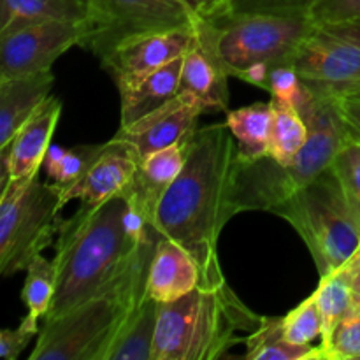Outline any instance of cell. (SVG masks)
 Masks as SVG:
<instances>
[{
  "label": "cell",
  "instance_id": "cell-2",
  "mask_svg": "<svg viewBox=\"0 0 360 360\" xmlns=\"http://www.w3.org/2000/svg\"><path fill=\"white\" fill-rule=\"evenodd\" d=\"M125 207V195L120 193L101 206L81 204L69 220L62 221L53 259L55 292L44 320L65 315L108 287L129 269L150 241L139 243L127 232Z\"/></svg>",
  "mask_w": 360,
  "mask_h": 360
},
{
  "label": "cell",
  "instance_id": "cell-23",
  "mask_svg": "<svg viewBox=\"0 0 360 360\" xmlns=\"http://www.w3.org/2000/svg\"><path fill=\"white\" fill-rule=\"evenodd\" d=\"M248 360H323L322 350L311 345H294L283 334V319L262 316V323L245 338Z\"/></svg>",
  "mask_w": 360,
  "mask_h": 360
},
{
  "label": "cell",
  "instance_id": "cell-39",
  "mask_svg": "<svg viewBox=\"0 0 360 360\" xmlns=\"http://www.w3.org/2000/svg\"><path fill=\"white\" fill-rule=\"evenodd\" d=\"M355 98H359V101H360V95H355Z\"/></svg>",
  "mask_w": 360,
  "mask_h": 360
},
{
  "label": "cell",
  "instance_id": "cell-38",
  "mask_svg": "<svg viewBox=\"0 0 360 360\" xmlns=\"http://www.w3.org/2000/svg\"><path fill=\"white\" fill-rule=\"evenodd\" d=\"M341 269H343L345 276L350 281L352 288H354L355 295L360 301V248L341 266Z\"/></svg>",
  "mask_w": 360,
  "mask_h": 360
},
{
  "label": "cell",
  "instance_id": "cell-14",
  "mask_svg": "<svg viewBox=\"0 0 360 360\" xmlns=\"http://www.w3.org/2000/svg\"><path fill=\"white\" fill-rule=\"evenodd\" d=\"M62 102L49 95L44 104L34 112L30 120L18 130L14 139L0 150V190L6 188L13 178H34L39 176L51 137L58 125Z\"/></svg>",
  "mask_w": 360,
  "mask_h": 360
},
{
  "label": "cell",
  "instance_id": "cell-28",
  "mask_svg": "<svg viewBox=\"0 0 360 360\" xmlns=\"http://www.w3.org/2000/svg\"><path fill=\"white\" fill-rule=\"evenodd\" d=\"M53 292H55V266L41 253L27 267V276L21 290V301L27 306V319L30 322L39 323V320L46 319L51 306Z\"/></svg>",
  "mask_w": 360,
  "mask_h": 360
},
{
  "label": "cell",
  "instance_id": "cell-21",
  "mask_svg": "<svg viewBox=\"0 0 360 360\" xmlns=\"http://www.w3.org/2000/svg\"><path fill=\"white\" fill-rule=\"evenodd\" d=\"M84 0H0V35L46 21H84Z\"/></svg>",
  "mask_w": 360,
  "mask_h": 360
},
{
  "label": "cell",
  "instance_id": "cell-5",
  "mask_svg": "<svg viewBox=\"0 0 360 360\" xmlns=\"http://www.w3.org/2000/svg\"><path fill=\"white\" fill-rule=\"evenodd\" d=\"M262 316L253 313L229 283L197 287L160 304L153 360H214L243 343L238 333H253Z\"/></svg>",
  "mask_w": 360,
  "mask_h": 360
},
{
  "label": "cell",
  "instance_id": "cell-36",
  "mask_svg": "<svg viewBox=\"0 0 360 360\" xmlns=\"http://www.w3.org/2000/svg\"><path fill=\"white\" fill-rule=\"evenodd\" d=\"M197 20H217L231 11L232 0H183Z\"/></svg>",
  "mask_w": 360,
  "mask_h": 360
},
{
  "label": "cell",
  "instance_id": "cell-30",
  "mask_svg": "<svg viewBox=\"0 0 360 360\" xmlns=\"http://www.w3.org/2000/svg\"><path fill=\"white\" fill-rule=\"evenodd\" d=\"M333 171L360 224V141L350 137L343 144L333 162Z\"/></svg>",
  "mask_w": 360,
  "mask_h": 360
},
{
  "label": "cell",
  "instance_id": "cell-32",
  "mask_svg": "<svg viewBox=\"0 0 360 360\" xmlns=\"http://www.w3.org/2000/svg\"><path fill=\"white\" fill-rule=\"evenodd\" d=\"M267 91L274 101L285 102V104H290L295 108L297 102L301 101L302 94H304V83L299 77L297 70L290 63H285V65L274 67L269 72Z\"/></svg>",
  "mask_w": 360,
  "mask_h": 360
},
{
  "label": "cell",
  "instance_id": "cell-16",
  "mask_svg": "<svg viewBox=\"0 0 360 360\" xmlns=\"http://www.w3.org/2000/svg\"><path fill=\"white\" fill-rule=\"evenodd\" d=\"M137 167L139 162L125 148L108 141L104 143V150L76 185L65 190H60L58 186L56 188L60 190L63 206L72 199H79L84 206H101L105 200L123 193L136 176Z\"/></svg>",
  "mask_w": 360,
  "mask_h": 360
},
{
  "label": "cell",
  "instance_id": "cell-33",
  "mask_svg": "<svg viewBox=\"0 0 360 360\" xmlns=\"http://www.w3.org/2000/svg\"><path fill=\"white\" fill-rule=\"evenodd\" d=\"M316 2L319 0H232L229 13L309 14V11L313 9Z\"/></svg>",
  "mask_w": 360,
  "mask_h": 360
},
{
  "label": "cell",
  "instance_id": "cell-13",
  "mask_svg": "<svg viewBox=\"0 0 360 360\" xmlns=\"http://www.w3.org/2000/svg\"><path fill=\"white\" fill-rule=\"evenodd\" d=\"M193 28L195 27L157 32L125 42L102 60V69L115 79L118 90L134 86L155 70L181 58L192 42Z\"/></svg>",
  "mask_w": 360,
  "mask_h": 360
},
{
  "label": "cell",
  "instance_id": "cell-37",
  "mask_svg": "<svg viewBox=\"0 0 360 360\" xmlns=\"http://www.w3.org/2000/svg\"><path fill=\"white\" fill-rule=\"evenodd\" d=\"M341 109H343L350 136L360 141V101L355 97L341 98Z\"/></svg>",
  "mask_w": 360,
  "mask_h": 360
},
{
  "label": "cell",
  "instance_id": "cell-25",
  "mask_svg": "<svg viewBox=\"0 0 360 360\" xmlns=\"http://www.w3.org/2000/svg\"><path fill=\"white\" fill-rule=\"evenodd\" d=\"M160 302L144 297L139 311L116 343L109 360H153V343L157 333Z\"/></svg>",
  "mask_w": 360,
  "mask_h": 360
},
{
  "label": "cell",
  "instance_id": "cell-6",
  "mask_svg": "<svg viewBox=\"0 0 360 360\" xmlns=\"http://www.w3.org/2000/svg\"><path fill=\"white\" fill-rule=\"evenodd\" d=\"M204 21L229 76L264 90L271 70L290 63L315 27L309 14L229 13Z\"/></svg>",
  "mask_w": 360,
  "mask_h": 360
},
{
  "label": "cell",
  "instance_id": "cell-12",
  "mask_svg": "<svg viewBox=\"0 0 360 360\" xmlns=\"http://www.w3.org/2000/svg\"><path fill=\"white\" fill-rule=\"evenodd\" d=\"M206 112L202 102L190 91H179L171 102L155 109L129 127H120L111 143L125 148L137 162L172 144L186 143L195 132L197 120Z\"/></svg>",
  "mask_w": 360,
  "mask_h": 360
},
{
  "label": "cell",
  "instance_id": "cell-9",
  "mask_svg": "<svg viewBox=\"0 0 360 360\" xmlns=\"http://www.w3.org/2000/svg\"><path fill=\"white\" fill-rule=\"evenodd\" d=\"M84 6L81 48L94 53L101 62L134 39L197 23L183 0H84Z\"/></svg>",
  "mask_w": 360,
  "mask_h": 360
},
{
  "label": "cell",
  "instance_id": "cell-35",
  "mask_svg": "<svg viewBox=\"0 0 360 360\" xmlns=\"http://www.w3.org/2000/svg\"><path fill=\"white\" fill-rule=\"evenodd\" d=\"M315 23L360 21V0H319L309 11Z\"/></svg>",
  "mask_w": 360,
  "mask_h": 360
},
{
  "label": "cell",
  "instance_id": "cell-27",
  "mask_svg": "<svg viewBox=\"0 0 360 360\" xmlns=\"http://www.w3.org/2000/svg\"><path fill=\"white\" fill-rule=\"evenodd\" d=\"M102 150H104V143L76 148H63L58 144H51L46 151L42 167H44L49 181L55 183L60 190H65L76 185L83 178L84 172L94 164Z\"/></svg>",
  "mask_w": 360,
  "mask_h": 360
},
{
  "label": "cell",
  "instance_id": "cell-22",
  "mask_svg": "<svg viewBox=\"0 0 360 360\" xmlns=\"http://www.w3.org/2000/svg\"><path fill=\"white\" fill-rule=\"evenodd\" d=\"M225 123L238 143L241 160H257L266 157L273 125L271 102H255L246 108L229 111Z\"/></svg>",
  "mask_w": 360,
  "mask_h": 360
},
{
  "label": "cell",
  "instance_id": "cell-18",
  "mask_svg": "<svg viewBox=\"0 0 360 360\" xmlns=\"http://www.w3.org/2000/svg\"><path fill=\"white\" fill-rule=\"evenodd\" d=\"M55 74L51 70L0 81V150L51 95Z\"/></svg>",
  "mask_w": 360,
  "mask_h": 360
},
{
  "label": "cell",
  "instance_id": "cell-34",
  "mask_svg": "<svg viewBox=\"0 0 360 360\" xmlns=\"http://www.w3.org/2000/svg\"><path fill=\"white\" fill-rule=\"evenodd\" d=\"M41 329L39 323L30 322L25 316L16 329H6L0 333V355L6 360H16L21 352L32 343L34 338L39 336Z\"/></svg>",
  "mask_w": 360,
  "mask_h": 360
},
{
  "label": "cell",
  "instance_id": "cell-7",
  "mask_svg": "<svg viewBox=\"0 0 360 360\" xmlns=\"http://www.w3.org/2000/svg\"><path fill=\"white\" fill-rule=\"evenodd\" d=\"M295 229L313 255L320 278L340 269L360 248V224L333 165L271 210Z\"/></svg>",
  "mask_w": 360,
  "mask_h": 360
},
{
  "label": "cell",
  "instance_id": "cell-11",
  "mask_svg": "<svg viewBox=\"0 0 360 360\" xmlns=\"http://www.w3.org/2000/svg\"><path fill=\"white\" fill-rule=\"evenodd\" d=\"M83 37L84 21H46L0 35V81L51 70Z\"/></svg>",
  "mask_w": 360,
  "mask_h": 360
},
{
  "label": "cell",
  "instance_id": "cell-26",
  "mask_svg": "<svg viewBox=\"0 0 360 360\" xmlns=\"http://www.w3.org/2000/svg\"><path fill=\"white\" fill-rule=\"evenodd\" d=\"M323 319V333L320 340L329 336L330 330L343 319L359 309V299L352 288L350 281L345 276L343 269H336L334 273L320 278L316 290L313 292Z\"/></svg>",
  "mask_w": 360,
  "mask_h": 360
},
{
  "label": "cell",
  "instance_id": "cell-40",
  "mask_svg": "<svg viewBox=\"0 0 360 360\" xmlns=\"http://www.w3.org/2000/svg\"><path fill=\"white\" fill-rule=\"evenodd\" d=\"M359 309H360V302H359Z\"/></svg>",
  "mask_w": 360,
  "mask_h": 360
},
{
  "label": "cell",
  "instance_id": "cell-1",
  "mask_svg": "<svg viewBox=\"0 0 360 360\" xmlns=\"http://www.w3.org/2000/svg\"><path fill=\"white\" fill-rule=\"evenodd\" d=\"M239 150L227 123L197 129L185 144V165L164 192L153 214L155 231L192 255L202 288L227 283L218 239L236 213Z\"/></svg>",
  "mask_w": 360,
  "mask_h": 360
},
{
  "label": "cell",
  "instance_id": "cell-24",
  "mask_svg": "<svg viewBox=\"0 0 360 360\" xmlns=\"http://www.w3.org/2000/svg\"><path fill=\"white\" fill-rule=\"evenodd\" d=\"M271 105H273V125H271L267 157L278 164L287 165L294 160L295 155L308 141V125L294 105L274 98H271Z\"/></svg>",
  "mask_w": 360,
  "mask_h": 360
},
{
  "label": "cell",
  "instance_id": "cell-4",
  "mask_svg": "<svg viewBox=\"0 0 360 360\" xmlns=\"http://www.w3.org/2000/svg\"><path fill=\"white\" fill-rule=\"evenodd\" d=\"M308 125V141L287 165L271 157L257 160L239 158L234 188L236 213L269 211L319 178L333 165L338 151L350 139L341 98L319 95L304 84V94L295 105Z\"/></svg>",
  "mask_w": 360,
  "mask_h": 360
},
{
  "label": "cell",
  "instance_id": "cell-29",
  "mask_svg": "<svg viewBox=\"0 0 360 360\" xmlns=\"http://www.w3.org/2000/svg\"><path fill=\"white\" fill-rule=\"evenodd\" d=\"M323 319L316 304L315 294L301 302L283 316V334L294 345H311L316 338H322Z\"/></svg>",
  "mask_w": 360,
  "mask_h": 360
},
{
  "label": "cell",
  "instance_id": "cell-20",
  "mask_svg": "<svg viewBox=\"0 0 360 360\" xmlns=\"http://www.w3.org/2000/svg\"><path fill=\"white\" fill-rule=\"evenodd\" d=\"M183 56L155 70L153 74L141 79L134 86L120 90V98H122V125L120 127L132 125L143 116L171 102L181 91Z\"/></svg>",
  "mask_w": 360,
  "mask_h": 360
},
{
  "label": "cell",
  "instance_id": "cell-31",
  "mask_svg": "<svg viewBox=\"0 0 360 360\" xmlns=\"http://www.w3.org/2000/svg\"><path fill=\"white\" fill-rule=\"evenodd\" d=\"M323 360L360 359V309L341 320L329 336L320 341Z\"/></svg>",
  "mask_w": 360,
  "mask_h": 360
},
{
  "label": "cell",
  "instance_id": "cell-3",
  "mask_svg": "<svg viewBox=\"0 0 360 360\" xmlns=\"http://www.w3.org/2000/svg\"><path fill=\"white\" fill-rule=\"evenodd\" d=\"M158 234L129 269L65 315L44 320L30 360H109L146 297V281Z\"/></svg>",
  "mask_w": 360,
  "mask_h": 360
},
{
  "label": "cell",
  "instance_id": "cell-8",
  "mask_svg": "<svg viewBox=\"0 0 360 360\" xmlns=\"http://www.w3.org/2000/svg\"><path fill=\"white\" fill-rule=\"evenodd\" d=\"M63 202L55 183L13 178L0 190V273L27 271L58 236Z\"/></svg>",
  "mask_w": 360,
  "mask_h": 360
},
{
  "label": "cell",
  "instance_id": "cell-10",
  "mask_svg": "<svg viewBox=\"0 0 360 360\" xmlns=\"http://www.w3.org/2000/svg\"><path fill=\"white\" fill-rule=\"evenodd\" d=\"M290 65L315 94L336 98L360 95V21L315 23Z\"/></svg>",
  "mask_w": 360,
  "mask_h": 360
},
{
  "label": "cell",
  "instance_id": "cell-15",
  "mask_svg": "<svg viewBox=\"0 0 360 360\" xmlns=\"http://www.w3.org/2000/svg\"><path fill=\"white\" fill-rule=\"evenodd\" d=\"M229 74L214 51L204 20H197L193 37L183 56L181 91H190L207 111H227Z\"/></svg>",
  "mask_w": 360,
  "mask_h": 360
},
{
  "label": "cell",
  "instance_id": "cell-19",
  "mask_svg": "<svg viewBox=\"0 0 360 360\" xmlns=\"http://www.w3.org/2000/svg\"><path fill=\"white\" fill-rule=\"evenodd\" d=\"M185 144H172L148 155L143 162H139V167L130 185L123 190L125 199L139 207L150 218V224L153 221L160 197L174 183L185 165Z\"/></svg>",
  "mask_w": 360,
  "mask_h": 360
},
{
  "label": "cell",
  "instance_id": "cell-17",
  "mask_svg": "<svg viewBox=\"0 0 360 360\" xmlns=\"http://www.w3.org/2000/svg\"><path fill=\"white\" fill-rule=\"evenodd\" d=\"M200 285V273L192 255L176 241L158 234L148 271L146 294L160 304L183 297Z\"/></svg>",
  "mask_w": 360,
  "mask_h": 360
}]
</instances>
